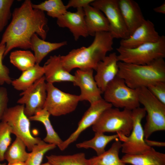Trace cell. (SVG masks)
Segmentation results:
<instances>
[{
    "instance_id": "obj_14",
    "label": "cell",
    "mask_w": 165,
    "mask_h": 165,
    "mask_svg": "<svg viewBox=\"0 0 165 165\" xmlns=\"http://www.w3.org/2000/svg\"><path fill=\"white\" fill-rule=\"evenodd\" d=\"M93 72L92 69H78L74 75L73 82L80 89V101H88L90 104L102 98L101 95L103 92L94 79Z\"/></svg>"
},
{
    "instance_id": "obj_16",
    "label": "cell",
    "mask_w": 165,
    "mask_h": 165,
    "mask_svg": "<svg viewBox=\"0 0 165 165\" xmlns=\"http://www.w3.org/2000/svg\"><path fill=\"white\" fill-rule=\"evenodd\" d=\"M119 62L117 55L113 52L106 56L97 64L94 78L103 93L108 85L117 76Z\"/></svg>"
},
{
    "instance_id": "obj_12",
    "label": "cell",
    "mask_w": 165,
    "mask_h": 165,
    "mask_svg": "<svg viewBox=\"0 0 165 165\" xmlns=\"http://www.w3.org/2000/svg\"><path fill=\"white\" fill-rule=\"evenodd\" d=\"M43 76L23 91L17 103L24 105V112L28 118L43 108L47 96L46 83Z\"/></svg>"
},
{
    "instance_id": "obj_9",
    "label": "cell",
    "mask_w": 165,
    "mask_h": 165,
    "mask_svg": "<svg viewBox=\"0 0 165 165\" xmlns=\"http://www.w3.org/2000/svg\"><path fill=\"white\" fill-rule=\"evenodd\" d=\"M146 112L143 108L139 107L132 111L133 127L130 134L127 136L118 134L121 144V152L125 154L137 155L143 153L149 150L145 141L143 128L141 121Z\"/></svg>"
},
{
    "instance_id": "obj_38",
    "label": "cell",
    "mask_w": 165,
    "mask_h": 165,
    "mask_svg": "<svg viewBox=\"0 0 165 165\" xmlns=\"http://www.w3.org/2000/svg\"><path fill=\"white\" fill-rule=\"evenodd\" d=\"M145 141L146 144L151 147H152V146L163 147L165 146V143L164 142L151 140L145 138Z\"/></svg>"
},
{
    "instance_id": "obj_13",
    "label": "cell",
    "mask_w": 165,
    "mask_h": 165,
    "mask_svg": "<svg viewBox=\"0 0 165 165\" xmlns=\"http://www.w3.org/2000/svg\"><path fill=\"white\" fill-rule=\"evenodd\" d=\"M78 123L76 130L65 141H63L59 149L63 151L76 141L81 134L89 127L92 126L106 110L112 107L103 98L90 104Z\"/></svg>"
},
{
    "instance_id": "obj_37",
    "label": "cell",
    "mask_w": 165,
    "mask_h": 165,
    "mask_svg": "<svg viewBox=\"0 0 165 165\" xmlns=\"http://www.w3.org/2000/svg\"><path fill=\"white\" fill-rule=\"evenodd\" d=\"M94 0H70L65 5L67 9L70 7L84 8L94 1Z\"/></svg>"
},
{
    "instance_id": "obj_22",
    "label": "cell",
    "mask_w": 165,
    "mask_h": 165,
    "mask_svg": "<svg viewBox=\"0 0 165 165\" xmlns=\"http://www.w3.org/2000/svg\"><path fill=\"white\" fill-rule=\"evenodd\" d=\"M31 49L34 51L36 64H39L42 60L50 52L66 45V41L59 42H51L39 38L34 34L31 41Z\"/></svg>"
},
{
    "instance_id": "obj_10",
    "label": "cell",
    "mask_w": 165,
    "mask_h": 165,
    "mask_svg": "<svg viewBox=\"0 0 165 165\" xmlns=\"http://www.w3.org/2000/svg\"><path fill=\"white\" fill-rule=\"evenodd\" d=\"M47 96L43 108L50 115L58 116L75 110L80 101L79 95L63 92L53 84L46 82Z\"/></svg>"
},
{
    "instance_id": "obj_34",
    "label": "cell",
    "mask_w": 165,
    "mask_h": 165,
    "mask_svg": "<svg viewBox=\"0 0 165 165\" xmlns=\"http://www.w3.org/2000/svg\"><path fill=\"white\" fill-rule=\"evenodd\" d=\"M147 88L154 96L165 105V82H156L148 85Z\"/></svg>"
},
{
    "instance_id": "obj_19",
    "label": "cell",
    "mask_w": 165,
    "mask_h": 165,
    "mask_svg": "<svg viewBox=\"0 0 165 165\" xmlns=\"http://www.w3.org/2000/svg\"><path fill=\"white\" fill-rule=\"evenodd\" d=\"M60 55L50 56L43 66L44 76L47 82H73L74 76L64 68L61 62Z\"/></svg>"
},
{
    "instance_id": "obj_6",
    "label": "cell",
    "mask_w": 165,
    "mask_h": 165,
    "mask_svg": "<svg viewBox=\"0 0 165 165\" xmlns=\"http://www.w3.org/2000/svg\"><path fill=\"white\" fill-rule=\"evenodd\" d=\"M132 127V111L120 110L112 107L105 111L92 126L95 132L116 133L127 136L130 134Z\"/></svg>"
},
{
    "instance_id": "obj_8",
    "label": "cell",
    "mask_w": 165,
    "mask_h": 165,
    "mask_svg": "<svg viewBox=\"0 0 165 165\" xmlns=\"http://www.w3.org/2000/svg\"><path fill=\"white\" fill-rule=\"evenodd\" d=\"M103 93L104 99L116 108L132 111L140 107L136 90L128 86L117 76L108 85Z\"/></svg>"
},
{
    "instance_id": "obj_23",
    "label": "cell",
    "mask_w": 165,
    "mask_h": 165,
    "mask_svg": "<svg viewBox=\"0 0 165 165\" xmlns=\"http://www.w3.org/2000/svg\"><path fill=\"white\" fill-rule=\"evenodd\" d=\"M44 74L43 67L36 64L32 68L22 72L20 77L12 80L11 84L16 90L23 91L44 76Z\"/></svg>"
},
{
    "instance_id": "obj_3",
    "label": "cell",
    "mask_w": 165,
    "mask_h": 165,
    "mask_svg": "<svg viewBox=\"0 0 165 165\" xmlns=\"http://www.w3.org/2000/svg\"><path fill=\"white\" fill-rule=\"evenodd\" d=\"M117 76L130 88L146 87L158 81L165 82V62L160 58L150 64L137 65L119 61Z\"/></svg>"
},
{
    "instance_id": "obj_18",
    "label": "cell",
    "mask_w": 165,
    "mask_h": 165,
    "mask_svg": "<svg viewBox=\"0 0 165 165\" xmlns=\"http://www.w3.org/2000/svg\"><path fill=\"white\" fill-rule=\"evenodd\" d=\"M119 7L130 35L145 20L138 4L133 0H118Z\"/></svg>"
},
{
    "instance_id": "obj_31",
    "label": "cell",
    "mask_w": 165,
    "mask_h": 165,
    "mask_svg": "<svg viewBox=\"0 0 165 165\" xmlns=\"http://www.w3.org/2000/svg\"><path fill=\"white\" fill-rule=\"evenodd\" d=\"M56 146L42 140L33 148L25 161L26 165H40L44 154L48 151L55 148Z\"/></svg>"
},
{
    "instance_id": "obj_1",
    "label": "cell",
    "mask_w": 165,
    "mask_h": 165,
    "mask_svg": "<svg viewBox=\"0 0 165 165\" xmlns=\"http://www.w3.org/2000/svg\"><path fill=\"white\" fill-rule=\"evenodd\" d=\"M32 4L30 0H26L13 11L11 21L0 42L6 46L4 57L14 48L31 49V39L34 34L46 39L47 19L44 12L33 8Z\"/></svg>"
},
{
    "instance_id": "obj_4",
    "label": "cell",
    "mask_w": 165,
    "mask_h": 165,
    "mask_svg": "<svg viewBox=\"0 0 165 165\" xmlns=\"http://www.w3.org/2000/svg\"><path fill=\"white\" fill-rule=\"evenodd\" d=\"M136 90L139 102L147 113L143 130L145 138L147 139L154 132L165 130V105L154 96L147 87Z\"/></svg>"
},
{
    "instance_id": "obj_2",
    "label": "cell",
    "mask_w": 165,
    "mask_h": 165,
    "mask_svg": "<svg viewBox=\"0 0 165 165\" xmlns=\"http://www.w3.org/2000/svg\"><path fill=\"white\" fill-rule=\"evenodd\" d=\"M94 37L88 46L74 49L67 54L60 56L62 64L68 72L76 68L95 70L98 63L113 50L114 38L109 32H97Z\"/></svg>"
},
{
    "instance_id": "obj_42",
    "label": "cell",
    "mask_w": 165,
    "mask_h": 165,
    "mask_svg": "<svg viewBox=\"0 0 165 165\" xmlns=\"http://www.w3.org/2000/svg\"><path fill=\"white\" fill-rule=\"evenodd\" d=\"M0 165H6V163H0Z\"/></svg>"
},
{
    "instance_id": "obj_40",
    "label": "cell",
    "mask_w": 165,
    "mask_h": 165,
    "mask_svg": "<svg viewBox=\"0 0 165 165\" xmlns=\"http://www.w3.org/2000/svg\"><path fill=\"white\" fill-rule=\"evenodd\" d=\"M7 165H26L25 162H17L13 163H8Z\"/></svg>"
},
{
    "instance_id": "obj_7",
    "label": "cell",
    "mask_w": 165,
    "mask_h": 165,
    "mask_svg": "<svg viewBox=\"0 0 165 165\" xmlns=\"http://www.w3.org/2000/svg\"><path fill=\"white\" fill-rule=\"evenodd\" d=\"M24 105H20L7 108L1 121L7 123L10 127L11 133L21 139L28 150L31 151L35 145L42 140L34 137L30 130V120L25 114Z\"/></svg>"
},
{
    "instance_id": "obj_20",
    "label": "cell",
    "mask_w": 165,
    "mask_h": 165,
    "mask_svg": "<svg viewBox=\"0 0 165 165\" xmlns=\"http://www.w3.org/2000/svg\"><path fill=\"white\" fill-rule=\"evenodd\" d=\"M83 9L89 35L94 36L97 32H109L108 22L101 11L90 5L84 8Z\"/></svg>"
},
{
    "instance_id": "obj_25",
    "label": "cell",
    "mask_w": 165,
    "mask_h": 165,
    "mask_svg": "<svg viewBox=\"0 0 165 165\" xmlns=\"http://www.w3.org/2000/svg\"><path fill=\"white\" fill-rule=\"evenodd\" d=\"M50 115L49 112L43 108L28 118L30 120L37 121L42 123L45 126L47 133L43 141L49 144H54L59 148L63 141L54 130L50 120Z\"/></svg>"
},
{
    "instance_id": "obj_28",
    "label": "cell",
    "mask_w": 165,
    "mask_h": 165,
    "mask_svg": "<svg viewBox=\"0 0 165 165\" xmlns=\"http://www.w3.org/2000/svg\"><path fill=\"white\" fill-rule=\"evenodd\" d=\"M9 59L12 64L22 72L32 68L36 64L34 55L29 50L13 51L10 53Z\"/></svg>"
},
{
    "instance_id": "obj_36",
    "label": "cell",
    "mask_w": 165,
    "mask_h": 165,
    "mask_svg": "<svg viewBox=\"0 0 165 165\" xmlns=\"http://www.w3.org/2000/svg\"><path fill=\"white\" fill-rule=\"evenodd\" d=\"M8 101L9 98L7 89L4 87H0V121H1L3 114L7 108Z\"/></svg>"
},
{
    "instance_id": "obj_39",
    "label": "cell",
    "mask_w": 165,
    "mask_h": 165,
    "mask_svg": "<svg viewBox=\"0 0 165 165\" xmlns=\"http://www.w3.org/2000/svg\"><path fill=\"white\" fill-rule=\"evenodd\" d=\"M153 10L156 13L165 14V1L161 5L153 8Z\"/></svg>"
},
{
    "instance_id": "obj_24",
    "label": "cell",
    "mask_w": 165,
    "mask_h": 165,
    "mask_svg": "<svg viewBox=\"0 0 165 165\" xmlns=\"http://www.w3.org/2000/svg\"><path fill=\"white\" fill-rule=\"evenodd\" d=\"M121 141L118 139L103 154L89 159L90 165H126L119 157Z\"/></svg>"
},
{
    "instance_id": "obj_29",
    "label": "cell",
    "mask_w": 165,
    "mask_h": 165,
    "mask_svg": "<svg viewBox=\"0 0 165 165\" xmlns=\"http://www.w3.org/2000/svg\"><path fill=\"white\" fill-rule=\"evenodd\" d=\"M48 162L52 165H90L85 154L79 153L72 155L46 156Z\"/></svg>"
},
{
    "instance_id": "obj_30",
    "label": "cell",
    "mask_w": 165,
    "mask_h": 165,
    "mask_svg": "<svg viewBox=\"0 0 165 165\" xmlns=\"http://www.w3.org/2000/svg\"><path fill=\"white\" fill-rule=\"evenodd\" d=\"M33 8L46 11L47 15L57 19L67 11V9L61 0H48L38 4H32Z\"/></svg>"
},
{
    "instance_id": "obj_15",
    "label": "cell",
    "mask_w": 165,
    "mask_h": 165,
    "mask_svg": "<svg viewBox=\"0 0 165 165\" xmlns=\"http://www.w3.org/2000/svg\"><path fill=\"white\" fill-rule=\"evenodd\" d=\"M160 37L153 23L145 20L128 38L121 40L119 46L133 48L145 44L156 42Z\"/></svg>"
},
{
    "instance_id": "obj_33",
    "label": "cell",
    "mask_w": 165,
    "mask_h": 165,
    "mask_svg": "<svg viewBox=\"0 0 165 165\" xmlns=\"http://www.w3.org/2000/svg\"><path fill=\"white\" fill-rule=\"evenodd\" d=\"M13 2V0H0V32L12 16L10 9Z\"/></svg>"
},
{
    "instance_id": "obj_11",
    "label": "cell",
    "mask_w": 165,
    "mask_h": 165,
    "mask_svg": "<svg viewBox=\"0 0 165 165\" xmlns=\"http://www.w3.org/2000/svg\"><path fill=\"white\" fill-rule=\"evenodd\" d=\"M90 5L101 11L109 24V32L114 38L126 39L130 36L118 4V0H94Z\"/></svg>"
},
{
    "instance_id": "obj_27",
    "label": "cell",
    "mask_w": 165,
    "mask_h": 165,
    "mask_svg": "<svg viewBox=\"0 0 165 165\" xmlns=\"http://www.w3.org/2000/svg\"><path fill=\"white\" fill-rule=\"evenodd\" d=\"M26 145L20 138L16 137L11 145L9 147L4 155V160L8 163L25 162L29 154L26 151Z\"/></svg>"
},
{
    "instance_id": "obj_32",
    "label": "cell",
    "mask_w": 165,
    "mask_h": 165,
    "mask_svg": "<svg viewBox=\"0 0 165 165\" xmlns=\"http://www.w3.org/2000/svg\"><path fill=\"white\" fill-rule=\"evenodd\" d=\"M10 127L5 122H0V161L4 160L5 152L10 145L11 141Z\"/></svg>"
},
{
    "instance_id": "obj_5",
    "label": "cell",
    "mask_w": 165,
    "mask_h": 165,
    "mask_svg": "<svg viewBox=\"0 0 165 165\" xmlns=\"http://www.w3.org/2000/svg\"><path fill=\"white\" fill-rule=\"evenodd\" d=\"M116 49L119 61L137 65L149 64L165 57V36L161 35L156 42L145 44L134 48L119 46Z\"/></svg>"
},
{
    "instance_id": "obj_17",
    "label": "cell",
    "mask_w": 165,
    "mask_h": 165,
    "mask_svg": "<svg viewBox=\"0 0 165 165\" xmlns=\"http://www.w3.org/2000/svg\"><path fill=\"white\" fill-rule=\"evenodd\" d=\"M57 23L60 27L68 28L75 41H77L80 37L86 38L89 35L83 8H77L75 12L67 11L57 19Z\"/></svg>"
},
{
    "instance_id": "obj_21",
    "label": "cell",
    "mask_w": 165,
    "mask_h": 165,
    "mask_svg": "<svg viewBox=\"0 0 165 165\" xmlns=\"http://www.w3.org/2000/svg\"><path fill=\"white\" fill-rule=\"evenodd\" d=\"M125 164L132 165H165V154L152 147L139 154H125L121 159Z\"/></svg>"
},
{
    "instance_id": "obj_35",
    "label": "cell",
    "mask_w": 165,
    "mask_h": 165,
    "mask_svg": "<svg viewBox=\"0 0 165 165\" xmlns=\"http://www.w3.org/2000/svg\"><path fill=\"white\" fill-rule=\"evenodd\" d=\"M5 44H0V85H3L5 83L10 84L12 80L9 75V68L2 63V59L4 57L5 50Z\"/></svg>"
},
{
    "instance_id": "obj_41",
    "label": "cell",
    "mask_w": 165,
    "mask_h": 165,
    "mask_svg": "<svg viewBox=\"0 0 165 165\" xmlns=\"http://www.w3.org/2000/svg\"><path fill=\"white\" fill-rule=\"evenodd\" d=\"M40 165H52L50 163L48 162H47V163L42 164H41Z\"/></svg>"
},
{
    "instance_id": "obj_26",
    "label": "cell",
    "mask_w": 165,
    "mask_h": 165,
    "mask_svg": "<svg viewBox=\"0 0 165 165\" xmlns=\"http://www.w3.org/2000/svg\"><path fill=\"white\" fill-rule=\"evenodd\" d=\"M118 134L107 135L104 133L95 132L94 137L91 139L77 144L76 146L79 148H91L96 152L97 156L104 153L105 148L108 143L119 138Z\"/></svg>"
}]
</instances>
